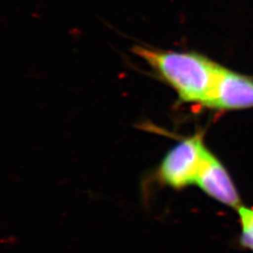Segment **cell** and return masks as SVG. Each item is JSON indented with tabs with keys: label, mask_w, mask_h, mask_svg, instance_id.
<instances>
[{
	"label": "cell",
	"mask_w": 253,
	"mask_h": 253,
	"mask_svg": "<svg viewBox=\"0 0 253 253\" xmlns=\"http://www.w3.org/2000/svg\"><path fill=\"white\" fill-rule=\"evenodd\" d=\"M134 54L152 68L179 100L208 107L220 65L195 52L135 46Z\"/></svg>",
	"instance_id": "cell-1"
},
{
	"label": "cell",
	"mask_w": 253,
	"mask_h": 253,
	"mask_svg": "<svg viewBox=\"0 0 253 253\" xmlns=\"http://www.w3.org/2000/svg\"><path fill=\"white\" fill-rule=\"evenodd\" d=\"M208 151L201 134L181 140L163 158L158 171L160 180L175 190L194 184Z\"/></svg>",
	"instance_id": "cell-2"
},
{
	"label": "cell",
	"mask_w": 253,
	"mask_h": 253,
	"mask_svg": "<svg viewBox=\"0 0 253 253\" xmlns=\"http://www.w3.org/2000/svg\"><path fill=\"white\" fill-rule=\"evenodd\" d=\"M208 108L237 110L253 107V77L220 66Z\"/></svg>",
	"instance_id": "cell-3"
},
{
	"label": "cell",
	"mask_w": 253,
	"mask_h": 253,
	"mask_svg": "<svg viewBox=\"0 0 253 253\" xmlns=\"http://www.w3.org/2000/svg\"><path fill=\"white\" fill-rule=\"evenodd\" d=\"M195 184L210 197L228 207L240 208V199L235 184L225 167L208 151L201 166Z\"/></svg>",
	"instance_id": "cell-4"
},
{
	"label": "cell",
	"mask_w": 253,
	"mask_h": 253,
	"mask_svg": "<svg viewBox=\"0 0 253 253\" xmlns=\"http://www.w3.org/2000/svg\"><path fill=\"white\" fill-rule=\"evenodd\" d=\"M237 211L242 226L241 244L253 252V208L240 207Z\"/></svg>",
	"instance_id": "cell-5"
}]
</instances>
